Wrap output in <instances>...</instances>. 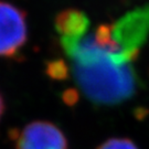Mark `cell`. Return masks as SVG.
Instances as JSON below:
<instances>
[{
	"label": "cell",
	"mask_w": 149,
	"mask_h": 149,
	"mask_svg": "<svg viewBox=\"0 0 149 149\" xmlns=\"http://www.w3.org/2000/svg\"><path fill=\"white\" fill-rule=\"evenodd\" d=\"M61 45L76 85L90 102L114 106L135 95L139 84L135 58L113 39L109 24L82 37L61 38Z\"/></svg>",
	"instance_id": "1"
},
{
	"label": "cell",
	"mask_w": 149,
	"mask_h": 149,
	"mask_svg": "<svg viewBox=\"0 0 149 149\" xmlns=\"http://www.w3.org/2000/svg\"><path fill=\"white\" fill-rule=\"evenodd\" d=\"M112 27V37L135 59L149 34V6L128 12Z\"/></svg>",
	"instance_id": "2"
},
{
	"label": "cell",
	"mask_w": 149,
	"mask_h": 149,
	"mask_svg": "<svg viewBox=\"0 0 149 149\" xmlns=\"http://www.w3.org/2000/svg\"><path fill=\"white\" fill-rule=\"evenodd\" d=\"M27 41L26 15L22 10L0 1V56L11 58Z\"/></svg>",
	"instance_id": "3"
},
{
	"label": "cell",
	"mask_w": 149,
	"mask_h": 149,
	"mask_svg": "<svg viewBox=\"0 0 149 149\" xmlns=\"http://www.w3.org/2000/svg\"><path fill=\"white\" fill-rule=\"evenodd\" d=\"M16 149H68V140L54 124L36 120L24 126L13 137Z\"/></svg>",
	"instance_id": "4"
},
{
	"label": "cell",
	"mask_w": 149,
	"mask_h": 149,
	"mask_svg": "<svg viewBox=\"0 0 149 149\" xmlns=\"http://www.w3.org/2000/svg\"><path fill=\"white\" fill-rule=\"evenodd\" d=\"M90 20L85 13L75 9H68L58 15L55 28L61 38H77L88 31Z\"/></svg>",
	"instance_id": "5"
},
{
	"label": "cell",
	"mask_w": 149,
	"mask_h": 149,
	"mask_svg": "<svg viewBox=\"0 0 149 149\" xmlns=\"http://www.w3.org/2000/svg\"><path fill=\"white\" fill-rule=\"evenodd\" d=\"M97 149H138L137 146L128 138H111Z\"/></svg>",
	"instance_id": "6"
},
{
	"label": "cell",
	"mask_w": 149,
	"mask_h": 149,
	"mask_svg": "<svg viewBox=\"0 0 149 149\" xmlns=\"http://www.w3.org/2000/svg\"><path fill=\"white\" fill-rule=\"evenodd\" d=\"M3 113H5V102H3V98L0 94V119L2 117Z\"/></svg>",
	"instance_id": "7"
}]
</instances>
